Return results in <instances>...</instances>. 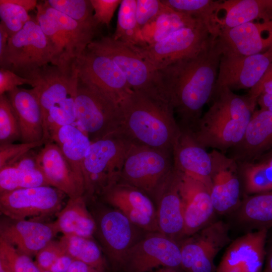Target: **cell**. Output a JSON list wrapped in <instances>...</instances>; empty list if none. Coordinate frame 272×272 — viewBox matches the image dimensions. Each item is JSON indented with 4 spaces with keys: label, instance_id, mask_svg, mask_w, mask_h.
Returning <instances> with one entry per match:
<instances>
[{
    "label": "cell",
    "instance_id": "cell-37",
    "mask_svg": "<svg viewBox=\"0 0 272 272\" xmlns=\"http://www.w3.org/2000/svg\"><path fill=\"white\" fill-rule=\"evenodd\" d=\"M137 0H122L117 15L115 31L111 36L129 45L147 46L138 26L136 17Z\"/></svg>",
    "mask_w": 272,
    "mask_h": 272
},
{
    "label": "cell",
    "instance_id": "cell-13",
    "mask_svg": "<svg viewBox=\"0 0 272 272\" xmlns=\"http://www.w3.org/2000/svg\"><path fill=\"white\" fill-rule=\"evenodd\" d=\"M229 225L222 221L209 223L179 244L184 272H215L214 260L230 243Z\"/></svg>",
    "mask_w": 272,
    "mask_h": 272
},
{
    "label": "cell",
    "instance_id": "cell-25",
    "mask_svg": "<svg viewBox=\"0 0 272 272\" xmlns=\"http://www.w3.org/2000/svg\"><path fill=\"white\" fill-rule=\"evenodd\" d=\"M218 37L223 50L241 56L258 54L272 45V20L221 30Z\"/></svg>",
    "mask_w": 272,
    "mask_h": 272
},
{
    "label": "cell",
    "instance_id": "cell-1",
    "mask_svg": "<svg viewBox=\"0 0 272 272\" xmlns=\"http://www.w3.org/2000/svg\"><path fill=\"white\" fill-rule=\"evenodd\" d=\"M222 53L218 37L213 35L196 53L158 71L181 127L191 128L201 117L213 93Z\"/></svg>",
    "mask_w": 272,
    "mask_h": 272
},
{
    "label": "cell",
    "instance_id": "cell-42",
    "mask_svg": "<svg viewBox=\"0 0 272 272\" xmlns=\"http://www.w3.org/2000/svg\"><path fill=\"white\" fill-rule=\"evenodd\" d=\"M0 17L9 37L20 31L31 18L25 9L11 0L0 1Z\"/></svg>",
    "mask_w": 272,
    "mask_h": 272
},
{
    "label": "cell",
    "instance_id": "cell-33",
    "mask_svg": "<svg viewBox=\"0 0 272 272\" xmlns=\"http://www.w3.org/2000/svg\"><path fill=\"white\" fill-rule=\"evenodd\" d=\"M36 19L47 40L52 56L51 64L66 72L75 66L64 35L55 21L45 12L42 4L36 7Z\"/></svg>",
    "mask_w": 272,
    "mask_h": 272
},
{
    "label": "cell",
    "instance_id": "cell-28",
    "mask_svg": "<svg viewBox=\"0 0 272 272\" xmlns=\"http://www.w3.org/2000/svg\"><path fill=\"white\" fill-rule=\"evenodd\" d=\"M234 147L236 157L244 160L272 147V112L262 109L254 111L242 140Z\"/></svg>",
    "mask_w": 272,
    "mask_h": 272
},
{
    "label": "cell",
    "instance_id": "cell-31",
    "mask_svg": "<svg viewBox=\"0 0 272 272\" xmlns=\"http://www.w3.org/2000/svg\"><path fill=\"white\" fill-rule=\"evenodd\" d=\"M50 142L58 145L75 173L85 183L84 162L91 143L88 137L79 127L70 124L60 127Z\"/></svg>",
    "mask_w": 272,
    "mask_h": 272
},
{
    "label": "cell",
    "instance_id": "cell-20",
    "mask_svg": "<svg viewBox=\"0 0 272 272\" xmlns=\"http://www.w3.org/2000/svg\"><path fill=\"white\" fill-rule=\"evenodd\" d=\"M177 172L184 219L185 239L210 223L215 211L209 187L198 180Z\"/></svg>",
    "mask_w": 272,
    "mask_h": 272
},
{
    "label": "cell",
    "instance_id": "cell-6",
    "mask_svg": "<svg viewBox=\"0 0 272 272\" xmlns=\"http://www.w3.org/2000/svg\"><path fill=\"white\" fill-rule=\"evenodd\" d=\"M134 144L120 130L91 142L84 162L86 199L97 197L117 182L126 158Z\"/></svg>",
    "mask_w": 272,
    "mask_h": 272
},
{
    "label": "cell",
    "instance_id": "cell-34",
    "mask_svg": "<svg viewBox=\"0 0 272 272\" xmlns=\"http://www.w3.org/2000/svg\"><path fill=\"white\" fill-rule=\"evenodd\" d=\"M59 240L66 253L74 260L82 261L99 272H106L107 262L93 238L63 235Z\"/></svg>",
    "mask_w": 272,
    "mask_h": 272
},
{
    "label": "cell",
    "instance_id": "cell-59",
    "mask_svg": "<svg viewBox=\"0 0 272 272\" xmlns=\"http://www.w3.org/2000/svg\"><path fill=\"white\" fill-rule=\"evenodd\" d=\"M178 272H180V271H178Z\"/></svg>",
    "mask_w": 272,
    "mask_h": 272
},
{
    "label": "cell",
    "instance_id": "cell-39",
    "mask_svg": "<svg viewBox=\"0 0 272 272\" xmlns=\"http://www.w3.org/2000/svg\"><path fill=\"white\" fill-rule=\"evenodd\" d=\"M245 186L249 194L272 191V156L267 160L248 163L244 170Z\"/></svg>",
    "mask_w": 272,
    "mask_h": 272
},
{
    "label": "cell",
    "instance_id": "cell-17",
    "mask_svg": "<svg viewBox=\"0 0 272 272\" xmlns=\"http://www.w3.org/2000/svg\"><path fill=\"white\" fill-rule=\"evenodd\" d=\"M222 51L214 89L225 87L232 90H250L260 81L272 62V45L262 52L248 56Z\"/></svg>",
    "mask_w": 272,
    "mask_h": 272
},
{
    "label": "cell",
    "instance_id": "cell-57",
    "mask_svg": "<svg viewBox=\"0 0 272 272\" xmlns=\"http://www.w3.org/2000/svg\"><path fill=\"white\" fill-rule=\"evenodd\" d=\"M179 270L175 269L162 267L155 269L151 272H178Z\"/></svg>",
    "mask_w": 272,
    "mask_h": 272
},
{
    "label": "cell",
    "instance_id": "cell-32",
    "mask_svg": "<svg viewBox=\"0 0 272 272\" xmlns=\"http://www.w3.org/2000/svg\"><path fill=\"white\" fill-rule=\"evenodd\" d=\"M267 0L220 1L217 21L221 30L232 28L256 19L266 20Z\"/></svg>",
    "mask_w": 272,
    "mask_h": 272
},
{
    "label": "cell",
    "instance_id": "cell-3",
    "mask_svg": "<svg viewBox=\"0 0 272 272\" xmlns=\"http://www.w3.org/2000/svg\"><path fill=\"white\" fill-rule=\"evenodd\" d=\"M211 99L208 110L188 129L203 148L225 151L241 141L257 103L225 87L215 88Z\"/></svg>",
    "mask_w": 272,
    "mask_h": 272
},
{
    "label": "cell",
    "instance_id": "cell-53",
    "mask_svg": "<svg viewBox=\"0 0 272 272\" xmlns=\"http://www.w3.org/2000/svg\"><path fill=\"white\" fill-rule=\"evenodd\" d=\"M257 103L260 109L272 112V94H261L257 99Z\"/></svg>",
    "mask_w": 272,
    "mask_h": 272
},
{
    "label": "cell",
    "instance_id": "cell-51",
    "mask_svg": "<svg viewBox=\"0 0 272 272\" xmlns=\"http://www.w3.org/2000/svg\"><path fill=\"white\" fill-rule=\"evenodd\" d=\"M67 272H99L87 264L74 260Z\"/></svg>",
    "mask_w": 272,
    "mask_h": 272
},
{
    "label": "cell",
    "instance_id": "cell-47",
    "mask_svg": "<svg viewBox=\"0 0 272 272\" xmlns=\"http://www.w3.org/2000/svg\"><path fill=\"white\" fill-rule=\"evenodd\" d=\"M94 11V18L98 25L109 26L121 0H90Z\"/></svg>",
    "mask_w": 272,
    "mask_h": 272
},
{
    "label": "cell",
    "instance_id": "cell-23",
    "mask_svg": "<svg viewBox=\"0 0 272 272\" xmlns=\"http://www.w3.org/2000/svg\"><path fill=\"white\" fill-rule=\"evenodd\" d=\"M38 165L49 185L69 198L84 195L85 183L78 177L58 145L53 142L43 146L37 154Z\"/></svg>",
    "mask_w": 272,
    "mask_h": 272
},
{
    "label": "cell",
    "instance_id": "cell-10",
    "mask_svg": "<svg viewBox=\"0 0 272 272\" xmlns=\"http://www.w3.org/2000/svg\"><path fill=\"white\" fill-rule=\"evenodd\" d=\"M173 168L172 153L134 145L126 158L118 181L138 188L152 199Z\"/></svg>",
    "mask_w": 272,
    "mask_h": 272
},
{
    "label": "cell",
    "instance_id": "cell-30",
    "mask_svg": "<svg viewBox=\"0 0 272 272\" xmlns=\"http://www.w3.org/2000/svg\"><path fill=\"white\" fill-rule=\"evenodd\" d=\"M47 15L56 23L66 40L69 54L74 62L94 40L98 25L75 21L51 8L46 1L41 2Z\"/></svg>",
    "mask_w": 272,
    "mask_h": 272
},
{
    "label": "cell",
    "instance_id": "cell-50",
    "mask_svg": "<svg viewBox=\"0 0 272 272\" xmlns=\"http://www.w3.org/2000/svg\"><path fill=\"white\" fill-rule=\"evenodd\" d=\"M74 259L65 253L60 256L48 271L50 272H67Z\"/></svg>",
    "mask_w": 272,
    "mask_h": 272
},
{
    "label": "cell",
    "instance_id": "cell-18",
    "mask_svg": "<svg viewBox=\"0 0 272 272\" xmlns=\"http://www.w3.org/2000/svg\"><path fill=\"white\" fill-rule=\"evenodd\" d=\"M267 229L248 232L229 244L215 272H262Z\"/></svg>",
    "mask_w": 272,
    "mask_h": 272
},
{
    "label": "cell",
    "instance_id": "cell-12",
    "mask_svg": "<svg viewBox=\"0 0 272 272\" xmlns=\"http://www.w3.org/2000/svg\"><path fill=\"white\" fill-rule=\"evenodd\" d=\"M66 195L49 185L0 193V211L14 220L43 218L60 212Z\"/></svg>",
    "mask_w": 272,
    "mask_h": 272
},
{
    "label": "cell",
    "instance_id": "cell-21",
    "mask_svg": "<svg viewBox=\"0 0 272 272\" xmlns=\"http://www.w3.org/2000/svg\"><path fill=\"white\" fill-rule=\"evenodd\" d=\"M178 173L173 169L160 185L152 200L159 232L178 243L184 239V219L178 190Z\"/></svg>",
    "mask_w": 272,
    "mask_h": 272
},
{
    "label": "cell",
    "instance_id": "cell-26",
    "mask_svg": "<svg viewBox=\"0 0 272 272\" xmlns=\"http://www.w3.org/2000/svg\"><path fill=\"white\" fill-rule=\"evenodd\" d=\"M6 95L16 114L22 143L43 140L42 111L35 89L17 87Z\"/></svg>",
    "mask_w": 272,
    "mask_h": 272
},
{
    "label": "cell",
    "instance_id": "cell-15",
    "mask_svg": "<svg viewBox=\"0 0 272 272\" xmlns=\"http://www.w3.org/2000/svg\"><path fill=\"white\" fill-rule=\"evenodd\" d=\"M96 198L119 211L143 230L159 232L155 203L138 188L118 181L104 188Z\"/></svg>",
    "mask_w": 272,
    "mask_h": 272
},
{
    "label": "cell",
    "instance_id": "cell-11",
    "mask_svg": "<svg viewBox=\"0 0 272 272\" xmlns=\"http://www.w3.org/2000/svg\"><path fill=\"white\" fill-rule=\"evenodd\" d=\"M213 35L202 22L181 28L145 47L130 46L155 71L199 51Z\"/></svg>",
    "mask_w": 272,
    "mask_h": 272
},
{
    "label": "cell",
    "instance_id": "cell-4",
    "mask_svg": "<svg viewBox=\"0 0 272 272\" xmlns=\"http://www.w3.org/2000/svg\"><path fill=\"white\" fill-rule=\"evenodd\" d=\"M35 81L33 88L42 111L43 139L45 143L61 126L76 123V99L78 76L76 65L64 72L48 64L27 78Z\"/></svg>",
    "mask_w": 272,
    "mask_h": 272
},
{
    "label": "cell",
    "instance_id": "cell-54",
    "mask_svg": "<svg viewBox=\"0 0 272 272\" xmlns=\"http://www.w3.org/2000/svg\"><path fill=\"white\" fill-rule=\"evenodd\" d=\"M14 4L25 9L28 12L36 9L38 2L36 0H11Z\"/></svg>",
    "mask_w": 272,
    "mask_h": 272
},
{
    "label": "cell",
    "instance_id": "cell-48",
    "mask_svg": "<svg viewBox=\"0 0 272 272\" xmlns=\"http://www.w3.org/2000/svg\"><path fill=\"white\" fill-rule=\"evenodd\" d=\"M24 84L31 85L33 87L35 81L25 78L11 71L0 69V95L6 94L19 86Z\"/></svg>",
    "mask_w": 272,
    "mask_h": 272
},
{
    "label": "cell",
    "instance_id": "cell-45",
    "mask_svg": "<svg viewBox=\"0 0 272 272\" xmlns=\"http://www.w3.org/2000/svg\"><path fill=\"white\" fill-rule=\"evenodd\" d=\"M44 144V140L21 144H0V168L14 163L28 152Z\"/></svg>",
    "mask_w": 272,
    "mask_h": 272
},
{
    "label": "cell",
    "instance_id": "cell-14",
    "mask_svg": "<svg viewBox=\"0 0 272 272\" xmlns=\"http://www.w3.org/2000/svg\"><path fill=\"white\" fill-rule=\"evenodd\" d=\"M179 244L160 232H149L127 252L121 272H151L166 267L181 269Z\"/></svg>",
    "mask_w": 272,
    "mask_h": 272
},
{
    "label": "cell",
    "instance_id": "cell-7",
    "mask_svg": "<svg viewBox=\"0 0 272 272\" xmlns=\"http://www.w3.org/2000/svg\"><path fill=\"white\" fill-rule=\"evenodd\" d=\"M76 123L91 142L119 130L120 105L95 85L78 77Z\"/></svg>",
    "mask_w": 272,
    "mask_h": 272
},
{
    "label": "cell",
    "instance_id": "cell-8",
    "mask_svg": "<svg viewBox=\"0 0 272 272\" xmlns=\"http://www.w3.org/2000/svg\"><path fill=\"white\" fill-rule=\"evenodd\" d=\"M111 59L120 69L132 91L168 98L159 73L128 44L112 37L93 40L87 47Z\"/></svg>",
    "mask_w": 272,
    "mask_h": 272
},
{
    "label": "cell",
    "instance_id": "cell-19",
    "mask_svg": "<svg viewBox=\"0 0 272 272\" xmlns=\"http://www.w3.org/2000/svg\"><path fill=\"white\" fill-rule=\"evenodd\" d=\"M5 217L1 220L0 238L30 257L36 256L59 232L55 221L45 223Z\"/></svg>",
    "mask_w": 272,
    "mask_h": 272
},
{
    "label": "cell",
    "instance_id": "cell-24",
    "mask_svg": "<svg viewBox=\"0 0 272 272\" xmlns=\"http://www.w3.org/2000/svg\"><path fill=\"white\" fill-rule=\"evenodd\" d=\"M213 162L211 196L215 211L227 213L237 206L240 200V184L237 166L217 150L210 153Z\"/></svg>",
    "mask_w": 272,
    "mask_h": 272
},
{
    "label": "cell",
    "instance_id": "cell-56",
    "mask_svg": "<svg viewBox=\"0 0 272 272\" xmlns=\"http://www.w3.org/2000/svg\"><path fill=\"white\" fill-rule=\"evenodd\" d=\"M0 272H12L7 264L0 259Z\"/></svg>",
    "mask_w": 272,
    "mask_h": 272
},
{
    "label": "cell",
    "instance_id": "cell-46",
    "mask_svg": "<svg viewBox=\"0 0 272 272\" xmlns=\"http://www.w3.org/2000/svg\"><path fill=\"white\" fill-rule=\"evenodd\" d=\"M66 253L60 240H52L43 248L36 255V263L42 270L48 271L54 262Z\"/></svg>",
    "mask_w": 272,
    "mask_h": 272
},
{
    "label": "cell",
    "instance_id": "cell-9",
    "mask_svg": "<svg viewBox=\"0 0 272 272\" xmlns=\"http://www.w3.org/2000/svg\"><path fill=\"white\" fill-rule=\"evenodd\" d=\"M51 60L46 38L36 16H31L20 31L9 38L5 52L0 57V66L27 79Z\"/></svg>",
    "mask_w": 272,
    "mask_h": 272
},
{
    "label": "cell",
    "instance_id": "cell-43",
    "mask_svg": "<svg viewBox=\"0 0 272 272\" xmlns=\"http://www.w3.org/2000/svg\"><path fill=\"white\" fill-rule=\"evenodd\" d=\"M0 259L7 264L12 272H41L31 257L21 253L1 238Z\"/></svg>",
    "mask_w": 272,
    "mask_h": 272
},
{
    "label": "cell",
    "instance_id": "cell-27",
    "mask_svg": "<svg viewBox=\"0 0 272 272\" xmlns=\"http://www.w3.org/2000/svg\"><path fill=\"white\" fill-rule=\"evenodd\" d=\"M32 150L14 163L0 168V193L49 185Z\"/></svg>",
    "mask_w": 272,
    "mask_h": 272
},
{
    "label": "cell",
    "instance_id": "cell-55",
    "mask_svg": "<svg viewBox=\"0 0 272 272\" xmlns=\"http://www.w3.org/2000/svg\"><path fill=\"white\" fill-rule=\"evenodd\" d=\"M262 272H272V246L267 253L265 264Z\"/></svg>",
    "mask_w": 272,
    "mask_h": 272
},
{
    "label": "cell",
    "instance_id": "cell-58",
    "mask_svg": "<svg viewBox=\"0 0 272 272\" xmlns=\"http://www.w3.org/2000/svg\"><path fill=\"white\" fill-rule=\"evenodd\" d=\"M41 272H50V271H47V270H41Z\"/></svg>",
    "mask_w": 272,
    "mask_h": 272
},
{
    "label": "cell",
    "instance_id": "cell-44",
    "mask_svg": "<svg viewBox=\"0 0 272 272\" xmlns=\"http://www.w3.org/2000/svg\"><path fill=\"white\" fill-rule=\"evenodd\" d=\"M167 7L161 1L137 0L136 17L141 32L146 26L153 23Z\"/></svg>",
    "mask_w": 272,
    "mask_h": 272
},
{
    "label": "cell",
    "instance_id": "cell-29",
    "mask_svg": "<svg viewBox=\"0 0 272 272\" xmlns=\"http://www.w3.org/2000/svg\"><path fill=\"white\" fill-rule=\"evenodd\" d=\"M64 235L93 238L96 223L84 195L69 198L55 221Z\"/></svg>",
    "mask_w": 272,
    "mask_h": 272
},
{
    "label": "cell",
    "instance_id": "cell-38",
    "mask_svg": "<svg viewBox=\"0 0 272 272\" xmlns=\"http://www.w3.org/2000/svg\"><path fill=\"white\" fill-rule=\"evenodd\" d=\"M244 223L266 228L272 226V191L255 194L247 198L239 213Z\"/></svg>",
    "mask_w": 272,
    "mask_h": 272
},
{
    "label": "cell",
    "instance_id": "cell-36",
    "mask_svg": "<svg viewBox=\"0 0 272 272\" xmlns=\"http://www.w3.org/2000/svg\"><path fill=\"white\" fill-rule=\"evenodd\" d=\"M200 21L167 7L153 23L146 26L150 28L142 30V35L143 37L145 33L149 32L144 38L147 45H149L167 37L181 28L195 25Z\"/></svg>",
    "mask_w": 272,
    "mask_h": 272
},
{
    "label": "cell",
    "instance_id": "cell-35",
    "mask_svg": "<svg viewBox=\"0 0 272 272\" xmlns=\"http://www.w3.org/2000/svg\"><path fill=\"white\" fill-rule=\"evenodd\" d=\"M172 10L190 16L202 21L212 35L218 36L220 29L217 14L220 1L214 0H162Z\"/></svg>",
    "mask_w": 272,
    "mask_h": 272
},
{
    "label": "cell",
    "instance_id": "cell-52",
    "mask_svg": "<svg viewBox=\"0 0 272 272\" xmlns=\"http://www.w3.org/2000/svg\"><path fill=\"white\" fill-rule=\"evenodd\" d=\"M9 35L8 31L3 24L1 22L0 23V57H2L6 49L8 41L9 39Z\"/></svg>",
    "mask_w": 272,
    "mask_h": 272
},
{
    "label": "cell",
    "instance_id": "cell-16",
    "mask_svg": "<svg viewBox=\"0 0 272 272\" xmlns=\"http://www.w3.org/2000/svg\"><path fill=\"white\" fill-rule=\"evenodd\" d=\"M75 64L80 79L95 85L120 105L133 92L116 64L100 52L87 47Z\"/></svg>",
    "mask_w": 272,
    "mask_h": 272
},
{
    "label": "cell",
    "instance_id": "cell-40",
    "mask_svg": "<svg viewBox=\"0 0 272 272\" xmlns=\"http://www.w3.org/2000/svg\"><path fill=\"white\" fill-rule=\"evenodd\" d=\"M46 2L52 9L75 21L98 24L94 18L90 0H47Z\"/></svg>",
    "mask_w": 272,
    "mask_h": 272
},
{
    "label": "cell",
    "instance_id": "cell-2",
    "mask_svg": "<svg viewBox=\"0 0 272 272\" xmlns=\"http://www.w3.org/2000/svg\"><path fill=\"white\" fill-rule=\"evenodd\" d=\"M120 107L119 130L134 145L172 153L180 127L168 99L133 91Z\"/></svg>",
    "mask_w": 272,
    "mask_h": 272
},
{
    "label": "cell",
    "instance_id": "cell-41",
    "mask_svg": "<svg viewBox=\"0 0 272 272\" xmlns=\"http://www.w3.org/2000/svg\"><path fill=\"white\" fill-rule=\"evenodd\" d=\"M21 139L19 122L6 94L0 95V144Z\"/></svg>",
    "mask_w": 272,
    "mask_h": 272
},
{
    "label": "cell",
    "instance_id": "cell-5",
    "mask_svg": "<svg viewBox=\"0 0 272 272\" xmlns=\"http://www.w3.org/2000/svg\"><path fill=\"white\" fill-rule=\"evenodd\" d=\"M96 223L95 236L114 272H121L128 251L149 233L131 222L119 211L97 198L86 199Z\"/></svg>",
    "mask_w": 272,
    "mask_h": 272
},
{
    "label": "cell",
    "instance_id": "cell-49",
    "mask_svg": "<svg viewBox=\"0 0 272 272\" xmlns=\"http://www.w3.org/2000/svg\"><path fill=\"white\" fill-rule=\"evenodd\" d=\"M263 93L272 94V62L257 83L247 94L253 101L257 102L258 97Z\"/></svg>",
    "mask_w": 272,
    "mask_h": 272
},
{
    "label": "cell",
    "instance_id": "cell-22",
    "mask_svg": "<svg viewBox=\"0 0 272 272\" xmlns=\"http://www.w3.org/2000/svg\"><path fill=\"white\" fill-rule=\"evenodd\" d=\"M180 127L172 149L173 167L211 189L213 162L210 153L194 139L189 129Z\"/></svg>",
    "mask_w": 272,
    "mask_h": 272
}]
</instances>
